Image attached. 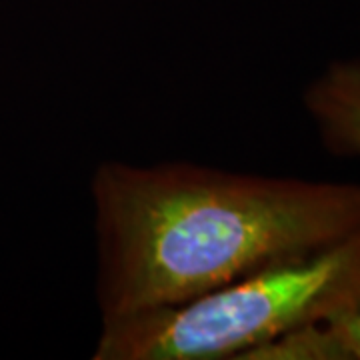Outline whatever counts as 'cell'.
Instances as JSON below:
<instances>
[{
    "label": "cell",
    "instance_id": "obj_1",
    "mask_svg": "<svg viewBox=\"0 0 360 360\" xmlns=\"http://www.w3.org/2000/svg\"><path fill=\"white\" fill-rule=\"evenodd\" d=\"M90 196L101 321L174 307L360 232V184L108 160Z\"/></svg>",
    "mask_w": 360,
    "mask_h": 360
},
{
    "label": "cell",
    "instance_id": "obj_2",
    "mask_svg": "<svg viewBox=\"0 0 360 360\" xmlns=\"http://www.w3.org/2000/svg\"><path fill=\"white\" fill-rule=\"evenodd\" d=\"M360 307V232L174 307L106 319L94 360H248Z\"/></svg>",
    "mask_w": 360,
    "mask_h": 360
},
{
    "label": "cell",
    "instance_id": "obj_3",
    "mask_svg": "<svg viewBox=\"0 0 360 360\" xmlns=\"http://www.w3.org/2000/svg\"><path fill=\"white\" fill-rule=\"evenodd\" d=\"M304 101L324 144L336 155L360 156V60L328 66Z\"/></svg>",
    "mask_w": 360,
    "mask_h": 360
},
{
    "label": "cell",
    "instance_id": "obj_4",
    "mask_svg": "<svg viewBox=\"0 0 360 360\" xmlns=\"http://www.w3.org/2000/svg\"><path fill=\"white\" fill-rule=\"evenodd\" d=\"M248 360H360V307L283 336Z\"/></svg>",
    "mask_w": 360,
    "mask_h": 360
}]
</instances>
